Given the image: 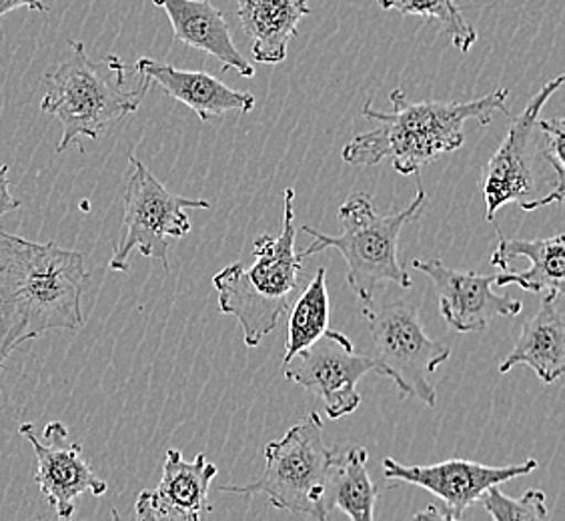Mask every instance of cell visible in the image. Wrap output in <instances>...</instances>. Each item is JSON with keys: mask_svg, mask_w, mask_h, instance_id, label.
Instances as JSON below:
<instances>
[{"mask_svg": "<svg viewBox=\"0 0 565 521\" xmlns=\"http://www.w3.org/2000/svg\"><path fill=\"white\" fill-rule=\"evenodd\" d=\"M527 365L552 385L565 373L564 294H544L537 313L522 327L515 348L501 361L500 373Z\"/></svg>", "mask_w": 565, "mask_h": 521, "instance_id": "18", "label": "cell"}, {"mask_svg": "<svg viewBox=\"0 0 565 521\" xmlns=\"http://www.w3.org/2000/svg\"><path fill=\"white\" fill-rule=\"evenodd\" d=\"M370 454L365 447H349L335 454L326 493V510H341L349 520L371 521L375 515L377 486L367 471Z\"/></svg>", "mask_w": 565, "mask_h": 521, "instance_id": "20", "label": "cell"}, {"mask_svg": "<svg viewBox=\"0 0 565 521\" xmlns=\"http://www.w3.org/2000/svg\"><path fill=\"white\" fill-rule=\"evenodd\" d=\"M327 272L321 267L316 277L305 287L303 295L295 301L289 313L287 343L282 363L297 355L299 351L311 348L317 339L326 336L329 327V291H327Z\"/></svg>", "mask_w": 565, "mask_h": 521, "instance_id": "21", "label": "cell"}, {"mask_svg": "<svg viewBox=\"0 0 565 521\" xmlns=\"http://www.w3.org/2000/svg\"><path fill=\"white\" fill-rule=\"evenodd\" d=\"M135 71L151 83H157L167 97L174 98L193 110L203 123L231 110H239L241 115H245L255 107L253 95L227 87L225 83L203 71H181L177 66L157 63L147 56L137 61Z\"/></svg>", "mask_w": 565, "mask_h": 521, "instance_id": "15", "label": "cell"}, {"mask_svg": "<svg viewBox=\"0 0 565 521\" xmlns=\"http://www.w3.org/2000/svg\"><path fill=\"white\" fill-rule=\"evenodd\" d=\"M9 164L0 167V217L12 213L21 206V201H17L11 193V183H9Z\"/></svg>", "mask_w": 565, "mask_h": 521, "instance_id": "25", "label": "cell"}, {"mask_svg": "<svg viewBox=\"0 0 565 521\" xmlns=\"http://www.w3.org/2000/svg\"><path fill=\"white\" fill-rule=\"evenodd\" d=\"M383 11L402 12L403 17H422L439 24V33L447 34L459 53L468 55L478 43V31L469 24L454 0H377Z\"/></svg>", "mask_w": 565, "mask_h": 521, "instance_id": "22", "label": "cell"}, {"mask_svg": "<svg viewBox=\"0 0 565 521\" xmlns=\"http://www.w3.org/2000/svg\"><path fill=\"white\" fill-rule=\"evenodd\" d=\"M282 227L277 237L263 235L253 243L255 260L249 267L241 260L231 263L213 277L223 316L237 319L247 348L262 345L289 307L299 289L303 260L295 251V189L282 193Z\"/></svg>", "mask_w": 565, "mask_h": 521, "instance_id": "3", "label": "cell"}, {"mask_svg": "<svg viewBox=\"0 0 565 521\" xmlns=\"http://www.w3.org/2000/svg\"><path fill=\"white\" fill-rule=\"evenodd\" d=\"M537 130L542 132V141H537V149L545 163H550L555 174V189L565 193V120L537 119Z\"/></svg>", "mask_w": 565, "mask_h": 521, "instance_id": "24", "label": "cell"}, {"mask_svg": "<svg viewBox=\"0 0 565 521\" xmlns=\"http://www.w3.org/2000/svg\"><path fill=\"white\" fill-rule=\"evenodd\" d=\"M415 520L454 521L451 520V513H449V510H447L441 501L429 506V508H425V510L419 511V513H415Z\"/></svg>", "mask_w": 565, "mask_h": 521, "instance_id": "27", "label": "cell"}, {"mask_svg": "<svg viewBox=\"0 0 565 521\" xmlns=\"http://www.w3.org/2000/svg\"><path fill=\"white\" fill-rule=\"evenodd\" d=\"M217 466L199 454L186 461L183 451L169 449L163 478L154 489H145L135 503V513L145 521H201L211 513L209 489Z\"/></svg>", "mask_w": 565, "mask_h": 521, "instance_id": "14", "label": "cell"}, {"mask_svg": "<svg viewBox=\"0 0 565 521\" xmlns=\"http://www.w3.org/2000/svg\"><path fill=\"white\" fill-rule=\"evenodd\" d=\"M19 434L33 446L36 456L34 481L61 520H71L75 515L76 498L83 493H107V481L98 478L83 459V447L65 444L68 435L65 425L58 422L46 425L44 439L36 435L31 424H22Z\"/></svg>", "mask_w": 565, "mask_h": 521, "instance_id": "12", "label": "cell"}, {"mask_svg": "<svg viewBox=\"0 0 565 521\" xmlns=\"http://www.w3.org/2000/svg\"><path fill=\"white\" fill-rule=\"evenodd\" d=\"M335 451L327 446L323 422L319 413H309L281 439L265 447L262 478L247 486H221V491L255 496L265 493L273 508L295 515L323 521L326 493Z\"/></svg>", "mask_w": 565, "mask_h": 521, "instance_id": "6", "label": "cell"}, {"mask_svg": "<svg viewBox=\"0 0 565 521\" xmlns=\"http://www.w3.org/2000/svg\"><path fill=\"white\" fill-rule=\"evenodd\" d=\"M311 14L307 0H237V17L253 41V56L263 65H279L299 22Z\"/></svg>", "mask_w": 565, "mask_h": 521, "instance_id": "19", "label": "cell"}, {"mask_svg": "<svg viewBox=\"0 0 565 521\" xmlns=\"http://www.w3.org/2000/svg\"><path fill=\"white\" fill-rule=\"evenodd\" d=\"M491 265L501 267L495 285H518L530 294H564L565 237L554 235L547 240H505L491 255Z\"/></svg>", "mask_w": 565, "mask_h": 521, "instance_id": "16", "label": "cell"}, {"mask_svg": "<svg viewBox=\"0 0 565 521\" xmlns=\"http://www.w3.org/2000/svg\"><path fill=\"white\" fill-rule=\"evenodd\" d=\"M537 469L535 459H525L518 466L491 467L451 457L434 466H402L392 457L383 459V476L395 483H409L427 489L446 506L451 520H463L466 511L479 503L491 486H501L510 479L530 476Z\"/></svg>", "mask_w": 565, "mask_h": 521, "instance_id": "11", "label": "cell"}, {"mask_svg": "<svg viewBox=\"0 0 565 521\" xmlns=\"http://www.w3.org/2000/svg\"><path fill=\"white\" fill-rule=\"evenodd\" d=\"M363 317L370 321L373 355L377 373L397 385L402 397H415L435 407L437 391L431 375L444 365L451 349L425 333L422 311L405 299L390 304L363 305Z\"/></svg>", "mask_w": 565, "mask_h": 521, "instance_id": "7", "label": "cell"}, {"mask_svg": "<svg viewBox=\"0 0 565 521\" xmlns=\"http://www.w3.org/2000/svg\"><path fill=\"white\" fill-rule=\"evenodd\" d=\"M479 503L495 521H544L550 518L542 489H530L520 500H513L500 491V486H491Z\"/></svg>", "mask_w": 565, "mask_h": 521, "instance_id": "23", "label": "cell"}, {"mask_svg": "<svg viewBox=\"0 0 565 521\" xmlns=\"http://www.w3.org/2000/svg\"><path fill=\"white\" fill-rule=\"evenodd\" d=\"M71 55L44 75L43 113L63 125L56 152H65L81 137L98 139L117 120L137 113L151 81L142 76L137 88L127 87V66L119 56L93 63L81 41H71Z\"/></svg>", "mask_w": 565, "mask_h": 521, "instance_id": "4", "label": "cell"}, {"mask_svg": "<svg viewBox=\"0 0 565 521\" xmlns=\"http://www.w3.org/2000/svg\"><path fill=\"white\" fill-rule=\"evenodd\" d=\"M88 277L83 253L0 228V370L22 343L85 326L81 301Z\"/></svg>", "mask_w": 565, "mask_h": 521, "instance_id": "1", "label": "cell"}, {"mask_svg": "<svg viewBox=\"0 0 565 521\" xmlns=\"http://www.w3.org/2000/svg\"><path fill=\"white\" fill-rule=\"evenodd\" d=\"M508 88H498L486 97L473 100H409L402 88L390 93L392 113H381L363 107V117L375 120L377 127L361 132L345 145L343 161L358 167H373L392 159L393 169L399 174H419L425 164L434 163L446 152L463 147V125L478 120L481 127H490L493 115L508 109Z\"/></svg>", "mask_w": 565, "mask_h": 521, "instance_id": "2", "label": "cell"}, {"mask_svg": "<svg viewBox=\"0 0 565 521\" xmlns=\"http://www.w3.org/2000/svg\"><path fill=\"white\" fill-rule=\"evenodd\" d=\"M371 371L377 373L375 359L355 353L349 337L335 329L282 363L285 380L319 397L329 419H341L358 410V383Z\"/></svg>", "mask_w": 565, "mask_h": 521, "instance_id": "10", "label": "cell"}, {"mask_svg": "<svg viewBox=\"0 0 565 521\" xmlns=\"http://www.w3.org/2000/svg\"><path fill=\"white\" fill-rule=\"evenodd\" d=\"M17 9H31V11L46 12L49 7L43 0H0V19Z\"/></svg>", "mask_w": 565, "mask_h": 521, "instance_id": "26", "label": "cell"}, {"mask_svg": "<svg viewBox=\"0 0 565 521\" xmlns=\"http://www.w3.org/2000/svg\"><path fill=\"white\" fill-rule=\"evenodd\" d=\"M424 205L425 191L419 179L414 201L390 215H380L367 193H355L339 206L338 217L343 231L339 235H327L303 225L299 231L311 235L313 243L297 255L305 260L321 251H339L348 263L349 287L363 305L371 304L381 287L390 283L412 289V277L399 263V237L405 225L419 217Z\"/></svg>", "mask_w": 565, "mask_h": 521, "instance_id": "5", "label": "cell"}, {"mask_svg": "<svg viewBox=\"0 0 565 521\" xmlns=\"http://www.w3.org/2000/svg\"><path fill=\"white\" fill-rule=\"evenodd\" d=\"M414 269L427 275L439 295V313L457 333L483 331L498 317H518L523 305L510 295H498L495 275H479L447 267L439 259H414Z\"/></svg>", "mask_w": 565, "mask_h": 521, "instance_id": "13", "label": "cell"}, {"mask_svg": "<svg viewBox=\"0 0 565 521\" xmlns=\"http://www.w3.org/2000/svg\"><path fill=\"white\" fill-rule=\"evenodd\" d=\"M564 75L555 76L540 88L527 107L513 117L500 149L491 155L481 174V193L486 201V219L493 221L501 206L520 203L527 211L537 199V177L533 169L535 159V123L545 103L564 85Z\"/></svg>", "mask_w": 565, "mask_h": 521, "instance_id": "9", "label": "cell"}, {"mask_svg": "<svg viewBox=\"0 0 565 521\" xmlns=\"http://www.w3.org/2000/svg\"><path fill=\"white\" fill-rule=\"evenodd\" d=\"M131 177L122 195V237L110 257L113 272H129V257L139 251L142 257L163 263L164 272H171L169 240H181L189 235L191 221L186 209H211L205 199H185L173 195L163 183L137 159L129 157Z\"/></svg>", "mask_w": 565, "mask_h": 521, "instance_id": "8", "label": "cell"}, {"mask_svg": "<svg viewBox=\"0 0 565 521\" xmlns=\"http://www.w3.org/2000/svg\"><path fill=\"white\" fill-rule=\"evenodd\" d=\"M163 9L173 26L174 41L221 61L223 71H237L245 78L255 76V66L233 43L225 12L209 0H152Z\"/></svg>", "mask_w": 565, "mask_h": 521, "instance_id": "17", "label": "cell"}]
</instances>
